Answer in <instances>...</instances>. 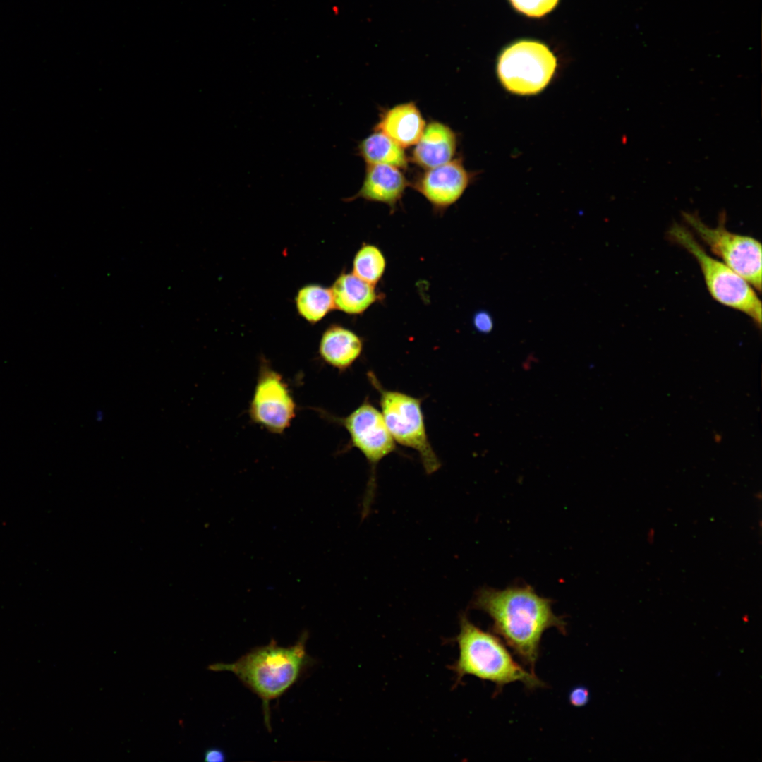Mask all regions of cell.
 Returning <instances> with one entry per match:
<instances>
[{
  "label": "cell",
  "instance_id": "6da1fadb",
  "mask_svg": "<svg viewBox=\"0 0 762 762\" xmlns=\"http://www.w3.org/2000/svg\"><path fill=\"white\" fill-rule=\"evenodd\" d=\"M552 600L539 595L530 586L500 590L479 588L471 607L483 611L492 620V630L502 638L514 653L535 672L543 633L550 628L566 634L563 617L552 609Z\"/></svg>",
  "mask_w": 762,
  "mask_h": 762
},
{
  "label": "cell",
  "instance_id": "7a4b0ae2",
  "mask_svg": "<svg viewBox=\"0 0 762 762\" xmlns=\"http://www.w3.org/2000/svg\"><path fill=\"white\" fill-rule=\"evenodd\" d=\"M308 632H303L294 645L279 646L273 640L253 648L231 663H217L209 666L216 672L234 673L262 700L265 723L271 730L270 702L284 694L310 665L312 658L306 649Z\"/></svg>",
  "mask_w": 762,
  "mask_h": 762
},
{
  "label": "cell",
  "instance_id": "3957f363",
  "mask_svg": "<svg viewBox=\"0 0 762 762\" xmlns=\"http://www.w3.org/2000/svg\"><path fill=\"white\" fill-rule=\"evenodd\" d=\"M459 625L456 637L459 658L451 666L456 683L466 675H473L495 684V694L505 685L517 682L530 690L545 686L535 672L526 670L514 660L498 637L473 624L464 613L460 615Z\"/></svg>",
  "mask_w": 762,
  "mask_h": 762
},
{
  "label": "cell",
  "instance_id": "277c9868",
  "mask_svg": "<svg viewBox=\"0 0 762 762\" xmlns=\"http://www.w3.org/2000/svg\"><path fill=\"white\" fill-rule=\"evenodd\" d=\"M667 236L696 259L707 289L714 300L743 313L761 328V301L745 279L721 260L710 255L685 226L674 224L668 230Z\"/></svg>",
  "mask_w": 762,
  "mask_h": 762
},
{
  "label": "cell",
  "instance_id": "5b68a950",
  "mask_svg": "<svg viewBox=\"0 0 762 762\" xmlns=\"http://www.w3.org/2000/svg\"><path fill=\"white\" fill-rule=\"evenodd\" d=\"M367 377L379 394L380 412L394 441L418 453L426 474L435 473L441 468L442 463L428 437L422 399L386 389L373 371H368Z\"/></svg>",
  "mask_w": 762,
  "mask_h": 762
},
{
  "label": "cell",
  "instance_id": "8992f818",
  "mask_svg": "<svg viewBox=\"0 0 762 762\" xmlns=\"http://www.w3.org/2000/svg\"><path fill=\"white\" fill-rule=\"evenodd\" d=\"M325 418L343 426L350 441L348 449L356 448L366 459L370 475L361 501V520L371 512L377 492L376 468L382 459L396 452L397 445L391 435L381 412L366 397L362 404L350 414L337 417L322 411Z\"/></svg>",
  "mask_w": 762,
  "mask_h": 762
},
{
  "label": "cell",
  "instance_id": "52a82bcc",
  "mask_svg": "<svg viewBox=\"0 0 762 762\" xmlns=\"http://www.w3.org/2000/svg\"><path fill=\"white\" fill-rule=\"evenodd\" d=\"M557 59L543 43L523 40L507 47L497 59V73L503 87L519 95L541 92L551 80Z\"/></svg>",
  "mask_w": 762,
  "mask_h": 762
},
{
  "label": "cell",
  "instance_id": "ba28073f",
  "mask_svg": "<svg viewBox=\"0 0 762 762\" xmlns=\"http://www.w3.org/2000/svg\"><path fill=\"white\" fill-rule=\"evenodd\" d=\"M686 224L725 265L745 279L755 290L761 291V244L757 239L727 230L725 214L718 224L710 227L698 215L682 212Z\"/></svg>",
  "mask_w": 762,
  "mask_h": 762
},
{
  "label": "cell",
  "instance_id": "9c48e42d",
  "mask_svg": "<svg viewBox=\"0 0 762 762\" xmlns=\"http://www.w3.org/2000/svg\"><path fill=\"white\" fill-rule=\"evenodd\" d=\"M296 404L282 375L261 358L250 402V420L273 434H282L296 414Z\"/></svg>",
  "mask_w": 762,
  "mask_h": 762
},
{
  "label": "cell",
  "instance_id": "30bf717a",
  "mask_svg": "<svg viewBox=\"0 0 762 762\" xmlns=\"http://www.w3.org/2000/svg\"><path fill=\"white\" fill-rule=\"evenodd\" d=\"M470 181V175L460 159L427 169L414 187L438 211L455 203Z\"/></svg>",
  "mask_w": 762,
  "mask_h": 762
},
{
  "label": "cell",
  "instance_id": "8fae6325",
  "mask_svg": "<svg viewBox=\"0 0 762 762\" xmlns=\"http://www.w3.org/2000/svg\"><path fill=\"white\" fill-rule=\"evenodd\" d=\"M399 168L387 164H368L363 183L358 192L348 201L361 198L378 202L394 209L408 186Z\"/></svg>",
  "mask_w": 762,
  "mask_h": 762
},
{
  "label": "cell",
  "instance_id": "7c38bea8",
  "mask_svg": "<svg viewBox=\"0 0 762 762\" xmlns=\"http://www.w3.org/2000/svg\"><path fill=\"white\" fill-rule=\"evenodd\" d=\"M456 149V136L448 126L432 121L423 132L413 150L412 160L426 169L452 160Z\"/></svg>",
  "mask_w": 762,
  "mask_h": 762
},
{
  "label": "cell",
  "instance_id": "4fadbf2b",
  "mask_svg": "<svg viewBox=\"0 0 762 762\" xmlns=\"http://www.w3.org/2000/svg\"><path fill=\"white\" fill-rule=\"evenodd\" d=\"M363 349V341L356 332L339 325H332L323 332L318 351L325 363L343 373L358 359Z\"/></svg>",
  "mask_w": 762,
  "mask_h": 762
},
{
  "label": "cell",
  "instance_id": "5bb4252c",
  "mask_svg": "<svg viewBox=\"0 0 762 762\" xmlns=\"http://www.w3.org/2000/svg\"><path fill=\"white\" fill-rule=\"evenodd\" d=\"M425 126V121L413 102L397 104L384 111L375 126L401 147L416 144Z\"/></svg>",
  "mask_w": 762,
  "mask_h": 762
},
{
  "label": "cell",
  "instance_id": "9a60e30c",
  "mask_svg": "<svg viewBox=\"0 0 762 762\" xmlns=\"http://www.w3.org/2000/svg\"><path fill=\"white\" fill-rule=\"evenodd\" d=\"M375 286L352 272H342L331 289L334 308L349 315L363 314L380 298Z\"/></svg>",
  "mask_w": 762,
  "mask_h": 762
},
{
  "label": "cell",
  "instance_id": "2e32d148",
  "mask_svg": "<svg viewBox=\"0 0 762 762\" xmlns=\"http://www.w3.org/2000/svg\"><path fill=\"white\" fill-rule=\"evenodd\" d=\"M358 152L368 164H387L399 169L408 165L404 147L380 131H375L363 139Z\"/></svg>",
  "mask_w": 762,
  "mask_h": 762
},
{
  "label": "cell",
  "instance_id": "e0dca14e",
  "mask_svg": "<svg viewBox=\"0 0 762 762\" xmlns=\"http://www.w3.org/2000/svg\"><path fill=\"white\" fill-rule=\"evenodd\" d=\"M298 314L307 322L316 323L334 308L331 289L308 284L300 289L296 297Z\"/></svg>",
  "mask_w": 762,
  "mask_h": 762
},
{
  "label": "cell",
  "instance_id": "ac0fdd59",
  "mask_svg": "<svg viewBox=\"0 0 762 762\" xmlns=\"http://www.w3.org/2000/svg\"><path fill=\"white\" fill-rule=\"evenodd\" d=\"M386 265V259L382 250L375 245L365 243L353 258L352 273L375 286L382 279Z\"/></svg>",
  "mask_w": 762,
  "mask_h": 762
},
{
  "label": "cell",
  "instance_id": "d6986e66",
  "mask_svg": "<svg viewBox=\"0 0 762 762\" xmlns=\"http://www.w3.org/2000/svg\"><path fill=\"white\" fill-rule=\"evenodd\" d=\"M515 10L532 18L542 17L552 11L559 0H509Z\"/></svg>",
  "mask_w": 762,
  "mask_h": 762
},
{
  "label": "cell",
  "instance_id": "ffe728a7",
  "mask_svg": "<svg viewBox=\"0 0 762 762\" xmlns=\"http://www.w3.org/2000/svg\"><path fill=\"white\" fill-rule=\"evenodd\" d=\"M569 700L572 706L581 707L587 704L589 700L588 690L583 687H576L572 689L569 696Z\"/></svg>",
  "mask_w": 762,
  "mask_h": 762
},
{
  "label": "cell",
  "instance_id": "44dd1931",
  "mask_svg": "<svg viewBox=\"0 0 762 762\" xmlns=\"http://www.w3.org/2000/svg\"><path fill=\"white\" fill-rule=\"evenodd\" d=\"M475 327L481 332H488L492 327V321L490 316L485 312H479L473 318Z\"/></svg>",
  "mask_w": 762,
  "mask_h": 762
},
{
  "label": "cell",
  "instance_id": "7402d4cb",
  "mask_svg": "<svg viewBox=\"0 0 762 762\" xmlns=\"http://www.w3.org/2000/svg\"><path fill=\"white\" fill-rule=\"evenodd\" d=\"M204 760L209 762H222L226 760V754L221 749L210 748L204 753Z\"/></svg>",
  "mask_w": 762,
  "mask_h": 762
}]
</instances>
